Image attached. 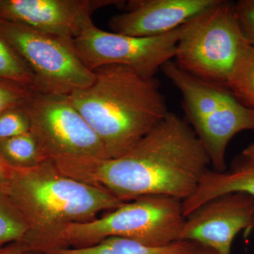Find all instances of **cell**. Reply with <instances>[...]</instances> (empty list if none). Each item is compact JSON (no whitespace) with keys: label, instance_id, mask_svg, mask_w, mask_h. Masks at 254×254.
I'll list each match as a JSON object with an SVG mask.
<instances>
[{"label":"cell","instance_id":"27","mask_svg":"<svg viewBox=\"0 0 254 254\" xmlns=\"http://www.w3.org/2000/svg\"><path fill=\"white\" fill-rule=\"evenodd\" d=\"M29 254V252H25V253H24V254Z\"/></svg>","mask_w":254,"mask_h":254},{"label":"cell","instance_id":"5","mask_svg":"<svg viewBox=\"0 0 254 254\" xmlns=\"http://www.w3.org/2000/svg\"><path fill=\"white\" fill-rule=\"evenodd\" d=\"M249 45L237 20L235 3L219 0L184 25L174 59L195 77L227 88L232 71Z\"/></svg>","mask_w":254,"mask_h":254},{"label":"cell","instance_id":"19","mask_svg":"<svg viewBox=\"0 0 254 254\" xmlns=\"http://www.w3.org/2000/svg\"><path fill=\"white\" fill-rule=\"evenodd\" d=\"M31 129V120L24 105L0 115V141L23 134Z\"/></svg>","mask_w":254,"mask_h":254},{"label":"cell","instance_id":"8","mask_svg":"<svg viewBox=\"0 0 254 254\" xmlns=\"http://www.w3.org/2000/svg\"><path fill=\"white\" fill-rule=\"evenodd\" d=\"M183 26L162 36L134 37L103 31L93 23L72 43L76 54L92 71L105 65L120 64L154 77L175 58Z\"/></svg>","mask_w":254,"mask_h":254},{"label":"cell","instance_id":"17","mask_svg":"<svg viewBox=\"0 0 254 254\" xmlns=\"http://www.w3.org/2000/svg\"><path fill=\"white\" fill-rule=\"evenodd\" d=\"M227 88L241 103L254 110V47L244 50L227 83Z\"/></svg>","mask_w":254,"mask_h":254},{"label":"cell","instance_id":"25","mask_svg":"<svg viewBox=\"0 0 254 254\" xmlns=\"http://www.w3.org/2000/svg\"><path fill=\"white\" fill-rule=\"evenodd\" d=\"M194 254H218L216 252H214L213 250H210V249L207 248V247H202L200 246L198 250L195 252Z\"/></svg>","mask_w":254,"mask_h":254},{"label":"cell","instance_id":"18","mask_svg":"<svg viewBox=\"0 0 254 254\" xmlns=\"http://www.w3.org/2000/svg\"><path fill=\"white\" fill-rule=\"evenodd\" d=\"M0 79L36 91V78L26 64L0 34Z\"/></svg>","mask_w":254,"mask_h":254},{"label":"cell","instance_id":"23","mask_svg":"<svg viewBox=\"0 0 254 254\" xmlns=\"http://www.w3.org/2000/svg\"><path fill=\"white\" fill-rule=\"evenodd\" d=\"M11 168L8 167L0 158V185H3L9 177Z\"/></svg>","mask_w":254,"mask_h":254},{"label":"cell","instance_id":"15","mask_svg":"<svg viewBox=\"0 0 254 254\" xmlns=\"http://www.w3.org/2000/svg\"><path fill=\"white\" fill-rule=\"evenodd\" d=\"M0 158L16 169L34 168L48 160L31 131L0 141Z\"/></svg>","mask_w":254,"mask_h":254},{"label":"cell","instance_id":"20","mask_svg":"<svg viewBox=\"0 0 254 254\" xmlns=\"http://www.w3.org/2000/svg\"><path fill=\"white\" fill-rule=\"evenodd\" d=\"M33 92L23 85L0 79V115L11 108L24 105Z\"/></svg>","mask_w":254,"mask_h":254},{"label":"cell","instance_id":"6","mask_svg":"<svg viewBox=\"0 0 254 254\" xmlns=\"http://www.w3.org/2000/svg\"><path fill=\"white\" fill-rule=\"evenodd\" d=\"M0 34L34 74L36 92L70 95L94 81V71L76 54L73 40L2 19Z\"/></svg>","mask_w":254,"mask_h":254},{"label":"cell","instance_id":"4","mask_svg":"<svg viewBox=\"0 0 254 254\" xmlns=\"http://www.w3.org/2000/svg\"><path fill=\"white\" fill-rule=\"evenodd\" d=\"M91 221L71 224L34 239L33 250L91 247L110 237L159 247L179 240L185 217L182 200L165 195H146L125 202L119 208Z\"/></svg>","mask_w":254,"mask_h":254},{"label":"cell","instance_id":"3","mask_svg":"<svg viewBox=\"0 0 254 254\" xmlns=\"http://www.w3.org/2000/svg\"><path fill=\"white\" fill-rule=\"evenodd\" d=\"M1 186L29 225L23 243L71 224L91 221L125 203L107 190L60 173L50 159L34 168H11Z\"/></svg>","mask_w":254,"mask_h":254},{"label":"cell","instance_id":"16","mask_svg":"<svg viewBox=\"0 0 254 254\" xmlns=\"http://www.w3.org/2000/svg\"><path fill=\"white\" fill-rule=\"evenodd\" d=\"M30 232L27 221L0 185V247L24 242Z\"/></svg>","mask_w":254,"mask_h":254},{"label":"cell","instance_id":"1","mask_svg":"<svg viewBox=\"0 0 254 254\" xmlns=\"http://www.w3.org/2000/svg\"><path fill=\"white\" fill-rule=\"evenodd\" d=\"M52 160L60 173L107 190L124 202L146 195L183 201L211 165L191 126L172 113L118 158Z\"/></svg>","mask_w":254,"mask_h":254},{"label":"cell","instance_id":"12","mask_svg":"<svg viewBox=\"0 0 254 254\" xmlns=\"http://www.w3.org/2000/svg\"><path fill=\"white\" fill-rule=\"evenodd\" d=\"M209 155L214 171L227 170L226 152L229 143L237 133L254 131V110L236 98L191 126Z\"/></svg>","mask_w":254,"mask_h":254},{"label":"cell","instance_id":"26","mask_svg":"<svg viewBox=\"0 0 254 254\" xmlns=\"http://www.w3.org/2000/svg\"><path fill=\"white\" fill-rule=\"evenodd\" d=\"M252 229H253L254 231V223H253V225H252Z\"/></svg>","mask_w":254,"mask_h":254},{"label":"cell","instance_id":"13","mask_svg":"<svg viewBox=\"0 0 254 254\" xmlns=\"http://www.w3.org/2000/svg\"><path fill=\"white\" fill-rule=\"evenodd\" d=\"M245 193L254 197V163L241 156L230 170H209L193 193L182 201L185 218L209 200L226 193Z\"/></svg>","mask_w":254,"mask_h":254},{"label":"cell","instance_id":"10","mask_svg":"<svg viewBox=\"0 0 254 254\" xmlns=\"http://www.w3.org/2000/svg\"><path fill=\"white\" fill-rule=\"evenodd\" d=\"M118 0H0V19L73 40L93 24L91 14Z\"/></svg>","mask_w":254,"mask_h":254},{"label":"cell","instance_id":"21","mask_svg":"<svg viewBox=\"0 0 254 254\" xmlns=\"http://www.w3.org/2000/svg\"><path fill=\"white\" fill-rule=\"evenodd\" d=\"M235 10L246 40L254 47V0H240L235 3Z\"/></svg>","mask_w":254,"mask_h":254},{"label":"cell","instance_id":"11","mask_svg":"<svg viewBox=\"0 0 254 254\" xmlns=\"http://www.w3.org/2000/svg\"><path fill=\"white\" fill-rule=\"evenodd\" d=\"M219 0H134L123 14L110 20L114 33L155 37L181 27L216 4Z\"/></svg>","mask_w":254,"mask_h":254},{"label":"cell","instance_id":"9","mask_svg":"<svg viewBox=\"0 0 254 254\" xmlns=\"http://www.w3.org/2000/svg\"><path fill=\"white\" fill-rule=\"evenodd\" d=\"M254 222V197L240 192L226 193L186 217L179 240L194 242L218 254H231L235 237L252 229Z\"/></svg>","mask_w":254,"mask_h":254},{"label":"cell","instance_id":"7","mask_svg":"<svg viewBox=\"0 0 254 254\" xmlns=\"http://www.w3.org/2000/svg\"><path fill=\"white\" fill-rule=\"evenodd\" d=\"M47 159H108L103 141L71 103L69 95L33 92L24 104Z\"/></svg>","mask_w":254,"mask_h":254},{"label":"cell","instance_id":"2","mask_svg":"<svg viewBox=\"0 0 254 254\" xmlns=\"http://www.w3.org/2000/svg\"><path fill=\"white\" fill-rule=\"evenodd\" d=\"M94 73L91 86L68 95L103 141L108 158H118L170 112L155 76L120 64L105 65Z\"/></svg>","mask_w":254,"mask_h":254},{"label":"cell","instance_id":"22","mask_svg":"<svg viewBox=\"0 0 254 254\" xmlns=\"http://www.w3.org/2000/svg\"><path fill=\"white\" fill-rule=\"evenodd\" d=\"M28 251L23 242H14L0 247V254H23Z\"/></svg>","mask_w":254,"mask_h":254},{"label":"cell","instance_id":"14","mask_svg":"<svg viewBox=\"0 0 254 254\" xmlns=\"http://www.w3.org/2000/svg\"><path fill=\"white\" fill-rule=\"evenodd\" d=\"M199 247L185 240L153 247L127 239L110 237L91 247L57 249L51 254H194Z\"/></svg>","mask_w":254,"mask_h":254},{"label":"cell","instance_id":"24","mask_svg":"<svg viewBox=\"0 0 254 254\" xmlns=\"http://www.w3.org/2000/svg\"><path fill=\"white\" fill-rule=\"evenodd\" d=\"M241 156L244 159H245L246 160H247V161L254 163V143L248 145V146L242 151Z\"/></svg>","mask_w":254,"mask_h":254}]
</instances>
